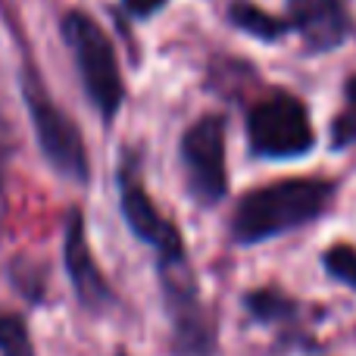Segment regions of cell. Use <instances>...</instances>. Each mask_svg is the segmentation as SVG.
Returning <instances> with one entry per match:
<instances>
[{
	"label": "cell",
	"mask_w": 356,
	"mask_h": 356,
	"mask_svg": "<svg viewBox=\"0 0 356 356\" xmlns=\"http://www.w3.org/2000/svg\"><path fill=\"white\" fill-rule=\"evenodd\" d=\"M63 41L79 66V79L88 100L104 119H113L125 100V81L119 72V60L106 31L88 13L69 10L60 22Z\"/></svg>",
	"instance_id": "7a4b0ae2"
},
{
	"label": "cell",
	"mask_w": 356,
	"mask_h": 356,
	"mask_svg": "<svg viewBox=\"0 0 356 356\" xmlns=\"http://www.w3.org/2000/svg\"><path fill=\"white\" fill-rule=\"evenodd\" d=\"M247 135H250V147L259 156H272V160L303 156L313 147V125H309L307 106L288 94H278L253 106L247 119Z\"/></svg>",
	"instance_id": "277c9868"
},
{
	"label": "cell",
	"mask_w": 356,
	"mask_h": 356,
	"mask_svg": "<svg viewBox=\"0 0 356 356\" xmlns=\"http://www.w3.org/2000/svg\"><path fill=\"white\" fill-rule=\"evenodd\" d=\"M328 197H332V184L316 178H291V181H275L269 188L250 191L234 209L232 234L238 244L269 241L313 222L325 209Z\"/></svg>",
	"instance_id": "6da1fadb"
},
{
	"label": "cell",
	"mask_w": 356,
	"mask_h": 356,
	"mask_svg": "<svg viewBox=\"0 0 356 356\" xmlns=\"http://www.w3.org/2000/svg\"><path fill=\"white\" fill-rule=\"evenodd\" d=\"M247 307H250V313L257 316V319L272 322V319H282L291 303L284 300L282 294H275V291H257V294L247 297Z\"/></svg>",
	"instance_id": "4fadbf2b"
},
{
	"label": "cell",
	"mask_w": 356,
	"mask_h": 356,
	"mask_svg": "<svg viewBox=\"0 0 356 356\" xmlns=\"http://www.w3.org/2000/svg\"><path fill=\"white\" fill-rule=\"evenodd\" d=\"M0 356H35L29 328L19 316L0 313Z\"/></svg>",
	"instance_id": "30bf717a"
},
{
	"label": "cell",
	"mask_w": 356,
	"mask_h": 356,
	"mask_svg": "<svg viewBox=\"0 0 356 356\" xmlns=\"http://www.w3.org/2000/svg\"><path fill=\"white\" fill-rule=\"evenodd\" d=\"M119 203H122V216L129 222L131 234L144 244H150L163 259L184 257L181 234L169 219H163L160 209L147 197V191L135 181L131 175H119Z\"/></svg>",
	"instance_id": "8992f818"
},
{
	"label": "cell",
	"mask_w": 356,
	"mask_h": 356,
	"mask_svg": "<svg viewBox=\"0 0 356 356\" xmlns=\"http://www.w3.org/2000/svg\"><path fill=\"white\" fill-rule=\"evenodd\" d=\"M181 163L188 175V191L197 203L213 207L225 197V122L219 116H207L184 131Z\"/></svg>",
	"instance_id": "5b68a950"
},
{
	"label": "cell",
	"mask_w": 356,
	"mask_h": 356,
	"mask_svg": "<svg viewBox=\"0 0 356 356\" xmlns=\"http://www.w3.org/2000/svg\"><path fill=\"white\" fill-rule=\"evenodd\" d=\"M291 25L313 50H332L344 38V13L338 0H288Z\"/></svg>",
	"instance_id": "ba28073f"
},
{
	"label": "cell",
	"mask_w": 356,
	"mask_h": 356,
	"mask_svg": "<svg viewBox=\"0 0 356 356\" xmlns=\"http://www.w3.org/2000/svg\"><path fill=\"white\" fill-rule=\"evenodd\" d=\"M325 269L328 275H334L338 282H344L347 288L356 291V250L347 244H338L325 253Z\"/></svg>",
	"instance_id": "8fae6325"
},
{
	"label": "cell",
	"mask_w": 356,
	"mask_h": 356,
	"mask_svg": "<svg viewBox=\"0 0 356 356\" xmlns=\"http://www.w3.org/2000/svg\"><path fill=\"white\" fill-rule=\"evenodd\" d=\"M63 259H66L69 282H72V291H75L81 307L94 309V313L110 307L113 291H110V284H106L104 272L97 269V263H94V257H91V247H88V238H85V219H81L79 209H72L66 219Z\"/></svg>",
	"instance_id": "52a82bcc"
},
{
	"label": "cell",
	"mask_w": 356,
	"mask_h": 356,
	"mask_svg": "<svg viewBox=\"0 0 356 356\" xmlns=\"http://www.w3.org/2000/svg\"><path fill=\"white\" fill-rule=\"evenodd\" d=\"M332 138H334V147H347V144L356 141V75L347 81V110L334 122Z\"/></svg>",
	"instance_id": "7c38bea8"
},
{
	"label": "cell",
	"mask_w": 356,
	"mask_h": 356,
	"mask_svg": "<svg viewBox=\"0 0 356 356\" xmlns=\"http://www.w3.org/2000/svg\"><path fill=\"white\" fill-rule=\"evenodd\" d=\"M22 97H25V106H29V119H31V129H35L38 147H41L44 160L63 178L85 184L88 172H91L85 138H81L79 125L54 104V97L44 88V81L38 79L35 69H25V75H22Z\"/></svg>",
	"instance_id": "3957f363"
},
{
	"label": "cell",
	"mask_w": 356,
	"mask_h": 356,
	"mask_svg": "<svg viewBox=\"0 0 356 356\" xmlns=\"http://www.w3.org/2000/svg\"><path fill=\"white\" fill-rule=\"evenodd\" d=\"M228 19H232V25H238L241 31H247V35L259 38V41H275V38H282L284 31L291 29V22H282V19L269 16V13L257 10V6H250V3L232 6Z\"/></svg>",
	"instance_id": "9c48e42d"
},
{
	"label": "cell",
	"mask_w": 356,
	"mask_h": 356,
	"mask_svg": "<svg viewBox=\"0 0 356 356\" xmlns=\"http://www.w3.org/2000/svg\"><path fill=\"white\" fill-rule=\"evenodd\" d=\"M125 3V10L131 13V16H138V19H150L154 13H160L163 6L169 3V0H122Z\"/></svg>",
	"instance_id": "5bb4252c"
}]
</instances>
